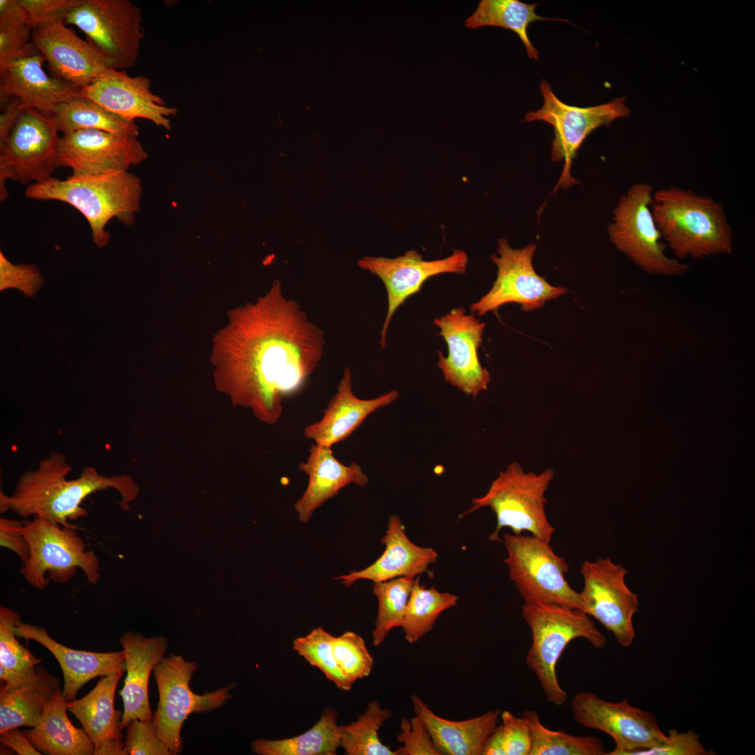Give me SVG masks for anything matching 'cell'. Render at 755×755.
<instances>
[{
	"label": "cell",
	"instance_id": "40",
	"mask_svg": "<svg viewBox=\"0 0 755 755\" xmlns=\"http://www.w3.org/2000/svg\"><path fill=\"white\" fill-rule=\"evenodd\" d=\"M333 637L322 627L296 638L293 649L311 666L319 668L340 690L348 691L353 684L340 670L333 651Z\"/></svg>",
	"mask_w": 755,
	"mask_h": 755
},
{
	"label": "cell",
	"instance_id": "31",
	"mask_svg": "<svg viewBox=\"0 0 755 755\" xmlns=\"http://www.w3.org/2000/svg\"><path fill=\"white\" fill-rule=\"evenodd\" d=\"M62 690L47 704L37 726L22 731L31 745L48 755H94V746L83 728L69 720Z\"/></svg>",
	"mask_w": 755,
	"mask_h": 755
},
{
	"label": "cell",
	"instance_id": "23",
	"mask_svg": "<svg viewBox=\"0 0 755 755\" xmlns=\"http://www.w3.org/2000/svg\"><path fill=\"white\" fill-rule=\"evenodd\" d=\"M124 671L103 676L84 697L66 702L94 746V755H125L120 727L122 712L115 708L117 684Z\"/></svg>",
	"mask_w": 755,
	"mask_h": 755
},
{
	"label": "cell",
	"instance_id": "14",
	"mask_svg": "<svg viewBox=\"0 0 755 755\" xmlns=\"http://www.w3.org/2000/svg\"><path fill=\"white\" fill-rule=\"evenodd\" d=\"M580 573L581 610L610 631L621 647H630L635 637L633 618L640 604L638 594L626 585L627 570L607 557L584 561Z\"/></svg>",
	"mask_w": 755,
	"mask_h": 755
},
{
	"label": "cell",
	"instance_id": "38",
	"mask_svg": "<svg viewBox=\"0 0 755 755\" xmlns=\"http://www.w3.org/2000/svg\"><path fill=\"white\" fill-rule=\"evenodd\" d=\"M413 576H403L373 582V591L378 599V610L372 633V644H382L391 629L401 627L408 603L415 582Z\"/></svg>",
	"mask_w": 755,
	"mask_h": 755
},
{
	"label": "cell",
	"instance_id": "47",
	"mask_svg": "<svg viewBox=\"0 0 755 755\" xmlns=\"http://www.w3.org/2000/svg\"><path fill=\"white\" fill-rule=\"evenodd\" d=\"M28 14V25L36 27L64 20L66 15L82 0H19Z\"/></svg>",
	"mask_w": 755,
	"mask_h": 755
},
{
	"label": "cell",
	"instance_id": "49",
	"mask_svg": "<svg viewBox=\"0 0 755 755\" xmlns=\"http://www.w3.org/2000/svg\"><path fill=\"white\" fill-rule=\"evenodd\" d=\"M22 527L23 521L0 518V546L13 552L24 563L29 557V549Z\"/></svg>",
	"mask_w": 755,
	"mask_h": 755
},
{
	"label": "cell",
	"instance_id": "30",
	"mask_svg": "<svg viewBox=\"0 0 755 755\" xmlns=\"http://www.w3.org/2000/svg\"><path fill=\"white\" fill-rule=\"evenodd\" d=\"M415 714L428 728L440 755H481L484 745L498 724L499 709L466 720L452 721L436 714L419 696L412 695Z\"/></svg>",
	"mask_w": 755,
	"mask_h": 755
},
{
	"label": "cell",
	"instance_id": "25",
	"mask_svg": "<svg viewBox=\"0 0 755 755\" xmlns=\"http://www.w3.org/2000/svg\"><path fill=\"white\" fill-rule=\"evenodd\" d=\"M398 396L397 390H392L372 399L358 398L353 392L352 373L346 366L322 417L305 426L303 436L317 445L331 447L347 439L368 415L392 403Z\"/></svg>",
	"mask_w": 755,
	"mask_h": 755
},
{
	"label": "cell",
	"instance_id": "33",
	"mask_svg": "<svg viewBox=\"0 0 755 755\" xmlns=\"http://www.w3.org/2000/svg\"><path fill=\"white\" fill-rule=\"evenodd\" d=\"M538 3H525L518 0H482L475 11L466 19L467 28L493 26L500 27L514 31L523 43L528 57L537 60L538 51L532 44L528 34V27L538 20H559L541 17L535 13Z\"/></svg>",
	"mask_w": 755,
	"mask_h": 755
},
{
	"label": "cell",
	"instance_id": "6",
	"mask_svg": "<svg viewBox=\"0 0 755 755\" xmlns=\"http://www.w3.org/2000/svg\"><path fill=\"white\" fill-rule=\"evenodd\" d=\"M554 477L551 468L539 473L526 472L518 463H511L499 473L485 494L473 498L472 506L461 517L489 507L496 517V529L489 537L491 541L501 542L499 533L508 528L513 534L528 531L550 542L555 528L546 514L545 493Z\"/></svg>",
	"mask_w": 755,
	"mask_h": 755
},
{
	"label": "cell",
	"instance_id": "44",
	"mask_svg": "<svg viewBox=\"0 0 755 755\" xmlns=\"http://www.w3.org/2000/svg\"><path fill=\"white\" fill-rule=\"evenodd\" d=\"M397 740L403 746L399 755H440L423 720L417 715L401 721Z\"/></svg>",
	"mask_w": 755,
	"mask_h": 755
},
{
	"label": "cell",
	"instance_id": "29",
	"mask_svg": "<svg viewBox=\"0 0 755 755\" xmlns=\"http://www.w3.org/2000/svg\"><path fill=\"white\" fill-rule=\"evenodd\" d=\"M60 680L37 665L25 677L0 686V733L20 726L34 727L58 691Z\"/></svg>",
	"mask_w": 755,
	"mask_h": 755
},
{
	"label": "cell",
	"instance_id": "27",
	"mask_svg": "<svg viewBox=\"0 0 755 755\" xmlns=\"http://www.w3.org/2000/svg\"><path fill=\"white\" fill-rule=\"evenodd\" d=\"M381 542L385 546L384 551L373 563L335 580L349 587L359 580L377 582L403 576L416 577L437 561L438 554L433 548L417 545L408 538L398 515L389 516Z\"/></svg>",
	"mask_w": 755,
	"mask_h": 755
},
{
	"label": "cell",
	"instance_id": "4",
	"mask_svg": "<svg viewBox=\"0 0 755 755\" xmlns=\"http://www.w3.org/2000/svg\"><path fill=\"white\" fill-rule=\"evenodd\" d=\"M143 188L138 176L128 171L99 174L71 175L64 180L52 177L27 185L24 196L38 201H59L78 210L88 222L92 241L99 247L108 245V222L116 218L125 225L134 222L140 211Z\"/></svg>",
	"mask_w": 755,
	"mask_h": 755
},
{
	"label": "cell",
	"instance_id": "3",
	"mask_svg": "<svg viewBox=\"0 0 755 755\" xmlns=\"http://www.w3.org/2000/svg\"><path fill=\"white\" fill-rule=\"evenodd\" d=\"M651 208L675 259L683 261L732 253L733 229L724 206L714 199L670 186L654 192Z\"/></svg>",
	"mask_w": 755,
	"mask_h": 755
},
{
	"label": "cell",
	"instance_id": "45",
	"mask_svg": "<svg viewBox=\"0 0 755 755\" xmlns=\"http://www.w3.org/2000/svg\"><path fill=\"white\" fill-rule=\"evenodd\" d=\"M38 54L29 26L0 27V69L12 61Z\"/></svg>",
	"mask_w": 755,
	"mask_h": 755
},
{
	"label": "cell",
	"instance_id": "21",
	"mask_svg": "<svg viewBox=\"0 0 755 755\" xmlns=\"http://www.w3.org/2000/svg\"><path fill=\"white\" fill-rule=\"evenodd\" d=\"M80 97L95 101L109 111L124 118H143L157 126L170 129V116L178 109L167 106L164 100L151 89L146 76H131L125 70L110 69L79 90Z\"/></svg>",
	"mask_w": 755,
	"mask_h": 755
},
{
	"label": "cell",
	"instance_id": "1",
	"mask_svg": "<svg viewBox=\"0 0 755 755\" xmlns=\"http://www.w3.org/2000/svg\"><path fill=\"white\" fill-rule=\"evenodd\" d=\"M213 358L237 401L275 423L284 397L299 391L322 358L326 340L280 280L256 301L229 313L215 335Z\"/></svg>",
	"mask_w": 755,
	"mask_h": 755
},
{
	"label": "cell",
	"instance_id": "34",
	"mask_svg": "<svg viewBox=\"0 0 755 755\" xmlns=\"http://www.w3.org/2000/svg\"><path fill=\"white\" fill-rule=\"evenodd\" d=\"M53 115L62 134L78 130L96 129L138 136L134 120L117 115L94 101L73 98L59 105Z\"/></svg>",
	"mask_w": 755,
	"mask_h": 755
},
{
	"label": "cell",
	"instance_id": "9",
	"mask_svg": "<svg viewBox=\"0 0 755 755\" xmlns=\"http://www.w3.org/2000/svg\"><path fill=\"white\" fill-rule=\"evenodd\" d=\"M55 116L24 108L0 143V201L8 198V180L31 185L48 180L59 168L61 136Z\"/></svg>",
	"mask_w": 755,
	"mask_h": 755
},
{
	"label": "cell",
	"instance_id": "15",
	"mask_svg": "<svg viewBox=\"0 0 755 755\" xmlns=\"http://www.w3.org/2000/svg\"><path fill=\"white\" fill-rule=\"evenodd\" d=\"M536 248L535 244H529L514 249L506 239H498V254L491 256L497 267L496 278L491 289L470 305V312L482 316L510 303L519 304L523 311H531L565 294L568 289L550 285L535 272L532 261Z\"/></svg>",
	"mask_w": 755,
	"mask_h": 755
},
{
	"label": "cell",
	"instance_id": "41",
	"mask_svg": "<svg viewBox=\"0 0 755 755\" xmlns=\"http://www.w3.org/2000/svg\"><path fill=\"white\" fill-rule=\"evenodd\" d=\"M333 651L340 670L352 684L370 675L374 660L359 634L347 631L333 637Z\"/></svg>",
	"mask_w": 755,
	"mask_h": 755
},
{
	"label": "cell",
	"instance_id": "53",
	"mask_svg": "<svg viewBox=\"0 0 755 755\" xmlns=\"http://www.w3.org/2000/svg\"><path fill=\"white\" fill-rule=\"evenodd\" d=\"M481 755H505L501 724H498L487 740Z\"/></svg>",
	"mask_w": 755,
	"mask_h": 755
},
{
	"label": "cell",
	"instance_id": "22",
	"mask_svg": "<svg viewBox=\"0 0 755 755\" xmlns=\"http://www.w3.org/2000/svg\"><path fill=\"white\" fill-rule=\"evenodd\" d=\"M124 654L127 676L119 694L124 710L121 729L134 719L152 720L148 693L150 676L164 657L168 641L162 635L145 637L126 632L119 639Z\"/></svg>",
	"mask_w": 755,
	"mask_h": 755
},
{
	"label": "cell",
	"instance_id": "7",
	"mask_svg": "<svg viewBox=\"0 0 755 755\" xmlns=\"http://www.w3.org/2000/svg\"><path fill=\"white\" fill-rule=\"evenodd\" d=\"M22 532L29 554L20 573L31 587L44 590L50 580L67 583L76 576L78 569L90 584L99 582V559L72 526L36 516L23 521Z\"/></svg>",
	"mask_w": 755,
	"mask_h": 755
},
{
	"label": "cell",
	"instance_id": "26",
	"mask_svg": "<svg viewBox=\"0 0 755 755\" xmlns=\"http://www.w3.org/2000/svg\"><path fill=\"white\" fill-rule=\"evenodd\" d=\"M15 633L18 638L42 645L57 659L63 673L62 694L66 701L73 700L91 680L125 670L123 650L94 652L71 649L52 639L45 628L21 620L17 624Z\"/></svg>",
	"mask_w": 755,
	"mask_h": 755
},
{
	"label": "cell",
	"instance_id": "28",
	"mask_svg": "<svg viewBox=\"0 0 755 755\" xmlns=\"http://www.w3.org/2000/svg\"><path fill=\"white\" fill-rule=\"evenodd\" d=\"M305 462L299 469L308 476V484L302 496L294 503L299 520L306 523L314 511L327 500L336 496L350 484L364 487L369 479L356 462L346 466L333 455L331 447L312 444Z\"/></svg>",
	"mask_w": 755,
	"mask_h": 755
},
{
	"label": "cell",
	"instance_id": "35",
	"mask_svg": "<svg viewBox=\"0 0 755 755\" xmlns=\"http://www.w3.org/2000/svg\"><path fill=\"white\" fill-rule=\"evenodd\" d=\"M458 600L454 594L420 584L417 577L401 626L406 641L410 644L419 641L433 629L440 614L455 606Z\"/></svg>",
	"mask_w": 755,
	"mask_h": 755
},
{
	"label": "cell",
	"instance_id": "11",
	"mask_svg": "<svg viewBox=\"0 0 755 755\" xmlns=\"http://www.w3.org/2000/svg\"><path fill=\"white\" fill-rule=\"evenodd\" d=\"M197 668L196 662L173 654L164 657L153 670L159 693L153 721L159 737L171 755L179 754L182 750L181 729L191 714L218 709L232 697L230 691L233 685L203 694L192 691L189 683Z\"/></svg>",
	"mask_w": 755,
	"mask_h": 755
},
{
	"label": "cell",
	"instance_id": "39",
	"mask_svg": "<svg viewBox=\"0 0 755 755\" xmlns=\"http://www.w3.org/2000/svg\"><path fill=\"white\" fill-rule=\"evenodd\" d=\"M20 620L15 611L0 607V680L3 682L25 677L41 662L17 640L15 628Z\"/></svg>",
	"mask_w": 755,
	"mask_h": 755
},
{
	"label": "cell",
	"instance_id": "48",
	"mask_svg": "<svg viewBox=\"0 0 755 755\" xmlns=\"http://www.w3.org/2000/svg\"><path fill=\"white\" fill-rule=\"evenodd\" d=\"M500 718L505 755H529L531 735L524 719L508 710L501 712Z\"/></svg>",
	"mask_w": 755,
	"mask_h": 755
},
{
	"label": "cell",
	"instance_id": "20",
	"mask_svg": "<svg viewBox=\"0 0 755 755\" xmlns=\"http://www.w3.org/2000/svg\"><path fill=\"white\" fill-rule=\"evenodd\" d=\"M32 42L48 62L51 76L79 89L104 71L116 69L110 59L61 20L33 29Z\"/></svg>",
	"mask_w": 755,
	"mask_h": 755
},
{
	"label": "cell",
	"instance_id": "52",
	"mask_svg": "<svg viewBox=\"0 0 755 755\" xmlns=\"http://www.w3.org/2000/svg\"><path fill=\"white\" fill-rule=\"evenodd\" d=\"M10 98V101L6 105L5 109L0 115V143L6 138L22 110L26 108L17 98Z\"/></svg>",
	"mask_w": 755,
	"mask_h": 755
},
{
	"label": "cell",
	"instance_id": "8",
	"mask_svg": "<svg viewBox=\"0 0 755 755\" xmlns=\"http://www.w3.org/2000/svg\"><path fill=\"white\" fill-rule=\"evenodd\" d=\"M653 187L647 182L633 185L613 210L607 232L611 243L645 273L664 277L686 273L689 266L668 256L666 245L652 212Z\"/></svg>",
	"mask_w": 755,
	"mask_h": 755
},
{
	"label": "cell",
	"instance_id": "36",
	"mask_svg": "<svg viewBox=\"0 0 755 755\" xmlns=\"http://www.w3.org/2000/svg\"><path fill=\"white\" fill-rule=\"evenodd\" d=\"M531 735L529 755H607L603 742L594 736H577L545 727L535 710L520 715Z\"/></svg>",
	"mask_w": 755,
	"mask_h": 755
},
{
	"label": "cell",
	"instance_id": "37",
	"mask_svg": "<svg viewBox=\"0 0 755 755\" xmlns=\"http://www.w3.org/2000/svg\"><path fill=\"white\" fill-rule=\"evenodd\" d=\"M391 717L389 709L382 707L377 700L369 702L356 721L340 726V747L347 755H399V749H391L381 742L378 735Z\"/></svg>",
	"mask_w": 755,
	"mask_h": 755
},
{
	"label": "cell",
	"instance_id": "16",
	"mask_svg": "<svg viewBox=\"0 0 755 755\" xmlns=\"http://www.w3.org/2000/svg\"><path fill=\"white\" fill-rule=\"evenodd\" d=\"M574 719L584 727L610 735L615 747L607 755H633L663 744L666 739L656 717L649 712L620 702L606 701L590 691H582L571 703Z\"/></svg>",
	"mask_w": 755,
	"mask_h": 755
},
{
	"label": "cell",
	"instance_id": "51",
	"mask_svg": "<svg viewBox=\"0 0 755 755\" xmlns=\"http://www.w3.org/2000/svg\"><path fill=\"white\" fill-rule=\"evenodd\" d=\"M19 727L12 728L0 733V742L20 755H41L29 741Z\"/></svg>",
	"mask_w": 755,
	"mask_h": 755
},
{
	"label": "cell",
	"instance_id": "18",
	"mask_svg": "<svg viewBox=\"0 0 755 755\" xmlns=\"http://www.w3.org/2000/svg\"><path fill=\"white\" fill-rule=\"evenodd\" d=\"M433 324L439 328L447 346V357L438 351L437 364L445 381L468 396H476L487 390L490 373L482 366L477 354L485 323L459 307L436 318Z\"/></svg>",
	"mask_w": 755,
	"mask_h": 755
},
{
	"label": "cell",
	"instance_id": "43",
	"mask_svg": "<svg viewBox=\"0 0 755 755\" xmlns=\"http://www.w3.org/2000/svg\"><path fill=\"white\" fill-rule=\"evenodd\" d=\"M43 277L36 266L32 264H12L0 252V289L17 288L26 296H34L42 287Z\"/></svg>",
	"mask_w": 755,
	"mask_h": 755
},
{
	"label": "cell",
	"instance_id": "2",
	"mask_svg": "<svg viewBox=\"0 0 755 755\" xmlns=\"http://www.w3.org/2000/svg\"><path fill=\"white\" fill-rule=\"evenodd\" d=\"M71 470L64 454L52 452L40 461L36 470L26 471L20 477L11 495L1 491V513L10 510L23 519L39 516L71 526V522L87 515L82 503L96 491L116 490L122 498L120 505L124 510L138 494L136 485L127 475L106 476L93 467H85L78 478L68 480Z\"/></svg>",
	"mask_w": 755,
	"mask_h": 755
},
{
	"label": "cell",
	"instance_id": "13",
	"mask_svg": "<svg viewBox=\"0 0 755 755\" xmlns=\"http://www.w3.org/2000/svg\"><path fill=\"white\" fill-rule=\"evenodd\" d=\"M540 91L544 101L542 106L536 111L527 112L524 121H544L554 127L552 159L564 162L555 189L567 188L577 182L570 175V168L585 138L596 128L610 126L615 119L627 117L630 110L624 104V97L591 107L569 106L554 94L551 85L545 80L540 83Z\"/></svg>",
	"mask_w": 755,
	"mask_h": 755
},
{
	"label": "cell",
	"instance_id": "32",
	"mask_svg": "<svg viewBox=\"0 0 755 755\" xmlns=\"http://www.w3.org/2000/svg\"><path fill=\"white\" fill-rule=\"evenodd\" d=\"M337 712L329 707L309 730L295 737L269 740L257 739L252 752L258 755H335L340 745Z\"/></svg>",
	"mask_w": 755,
	"mask_h": 755
},
{
	"label": "cell",
	"instance_id": "10",
	"mask_svg": "<svg viewBox=\"0 0 755 755\" xmlns=\"http://www.w3.org/2000/svg\"><path fill=\"white\" fill-rule=\"evenodd\" d=\"M503 559L524 602L549 603L581 610L579 593L566 578L569 566L549 542L533 535L504 534Z\"/></svg>",
	"mask_w": 755,
	"mask_h": 755
},
{
	"label": "cell",
	"instance_id": "24",
	"mask_svg": "<svg viewBox=\"0 0 755 755\" xmlns=\"http://www.w3.org/2000/svg\"><path fill=\"white\" fill-rule=\"evenodd\" d=\"M45 62L38 54L12 61L1 69V100L15 97L27 108L53 114L61 103L80 97L79 88L45 73Z\"/></svg>",
	"mask_w": 755,
	"mask_h": 755
},
{
	"label": "cell",
	"instance_id": "46",
	"mask_svg": "<svg viewBox=\"0 0 755 755\" xmlns=\"http://www.w3.org/2000/svg\"><path fill=\"white\" fill-rule=\"evenodd\" d=\"M714 752L703 745L700 737L693 731L679 732L670 729L666 741L656 747L635 752L633 755H710Z\"/></svg>",
	"mask_w": 755,
	"mask_h": 755
},
{
	"label": "cell",
	"instance_id": "5",
	"mask_svg": "<svg viewBox=\"0 0 755 755\" xmlns=\"http://www.w3.org/2000/svg\"><path fill=\"white\" fill-rule=\"evenodd\" d=\"M521 610L532 638L526 664L535 675L547 701L563 705L568 694L561 688L556 670L562 653L576 638H584L598 649L606 646L607 638L581 610L542 602H524Z\"/></svg>",
	"mask_w": 755,
	"mask_h": 755
},
{
	"label": "cell",
	"instance_id": "17",
	"mask_svg": "<svg viewBox=\"0 0 755 755\" xmlns=\"http://www.w3.org/2000/svg\"><path fill=\"white\" fill-rule=\"evenodd\" d=\"M468 262V254L462 250H454L445 258L431 261L424 260L415 250L395 258L366 256L360 259L358 266L377 275L387 291L388 305L380 331L381 347L386 345L388 328L395 312L407 299L419 292L424 283L433 276L465 273Z\"/></svg>",
	"mask_w": 755,
	"mask_h": 755
},
{
	"label": "cell",
	"instance_id": "42",
	"mask_svg": "<svg viewBox=\"0 0 755 755\" xmlns=\"http://www.w3.org/2000/svg\"><path fill=\"white\" fill-rule=\"evenodd\" d=\"M125 755H171L158 735L152 720L134 719L126 727Z\"/></svg>",
	"mask_w": 755,
	"mask_h": 755
},
{
	"label": "cell",
	"instance_id": "50",
	"mask_svg": "<svg viewBox=\"0 0 755 755\" xmlns=\"http://www.w3.org/2000/svg\"><path fill=\"white\" fill-rule=\"evenodd\" d=\"M22 24L28 25V14L20 1L0 0V27Z\"/></svg>",
	"mask_w": 755,
	"mask_h": 755
},
{
	"label": "cell",
	"instance_id": "19",
	"mask_svg": "<svg viewBox=\"0 0 755 755\" xmlns=\"http://www.w3.org/2000/svg\"><path fill=\"white\" fill-rule=\"evenodd\" d=\"M148 157L138 135L96 129L62 134L58 147L59 167L73 175L128 171Z\"/></svg>",
	"mask_w": 755,
	"mask_h": 755
},
{
	"label": "cell",
	"instance_id": "12",
	"mask_svg": "<svg viewBox=\"0 0 755 755\" xmlns=\"http://www.w3.org/2000/svg\"><path fill=\"white\" fill-rule=\"evenodd\" d=\"M142 22L141 9L129 0H82L64 20L79 28L117 70L136 64L144 36Z\"/></svg>",
	"mask_w": 755,
	"mask_h": 755
}]
</instances>
